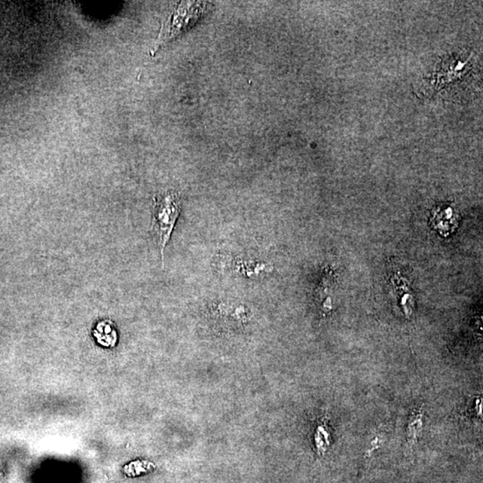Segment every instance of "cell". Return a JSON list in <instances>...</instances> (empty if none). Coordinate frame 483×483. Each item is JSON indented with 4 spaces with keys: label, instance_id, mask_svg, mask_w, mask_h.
<instances>
[{
    "label": "cell",
    "instance_id": "obj_1",
    "mask_svg": "<svg viewBox=\"0 0 483 483\" xmlns=\"http://www.w3.org/2000/svg\"><path fill=\"white\" fill-rule=\"evenodd\" d=\"M181 210V199L176 192L167 191L156 195L152 206V230L161 250L162 261L164 250L169 243Z\"/></svg>",
    "mask_w": 483,
    "mask_h": 483
},
{
    "label": "cell",
    "instance_id": "obj_3",
    "mask_svg": "<svg viewBox=\"0 0 483 483\" xmlns=\"http://www.w3.org/2000/svg\"><path fill=\"white\" fill-rule=\"evenodd\" d=\"M459 224V214L450 204H441L434 208L430 225L442 237L453 233Z\"/></svg>",
    "mask_w": 483,
    "mask_h": 483
},
{
    "label": "cell",
    "instance_id": "obj_2",
    "mask_svg": "<svg viewBox=\"0 0 483 483\" xmlns=\"http://www.w3.org/2000/svg\"><path fill=\"white\" fill-rule=\"evenodd\" d=\"M208 7H210L209 3H180L165 24L158 45L170 42L183 30L190 28L192 24L197 23L199 18L206 13Z\"/></svg>",
    "mask_w": 483,
    "mask_h": 483
},
{
    "label": "cell",
    "instance_id": "obj_4",
    "mask_svg": "<svg viewBox=\"0 0 483 483\" xmlns=\"http://www.w3.org/2000/svg\"><path fill=\"white\" fill-rule=\"evenodd\" d=\"M423 412L421 410L414 411L411 415L408 430V442L410 446L417 441L419 434L423 428Z\"/></svg>",
    "mask_w": 483,
    "mask_h": 483
}]
</instances>
